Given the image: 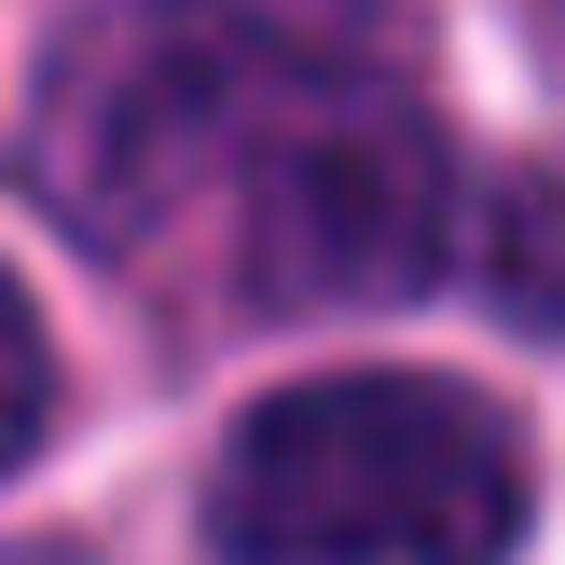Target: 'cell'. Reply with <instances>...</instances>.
<instances>
[{
    "label": "cell",
    "mask_w": 565,
    "mask_h": 565,
    "mask_svg": "<svg viewBox=\"0 0 565 565\" xmlns=\"http://www.w3.org/2000/svg\"><path fill=\"white\" fill-rule=\"evenodd\" d=\"M14 166L83 248L235 276L248 318L401 303L456 248V166L386 0H97L28 70Z\"/></svg>",
    "instance_id": "cell-1"
},
{
    "label": "cell",
    "mask_w": 565,
    "mask_h": 565,
    "mask_svg": "<svg viewBox=\"0 0 565 565\" xmlns=\"http://www.w3.org/2000/svg\"><path fill=\"white\" fill-rule=\"evenodd\" d=\"M221 565H511L524 456L456 373H303L207 469Z\"/></svg>",
    "instance_id": "cell-2"
},
{
    "label": "cell",
    "mask_w": 565,
    "mask_h": 565,
    "mask_svg": "<svg viewBox=\"0 0 565 565\" xmlns=\"http://www.w3.org/2000/svg\"><path fill=\"white\" fill-rule=\"evenodd\" d=\"M42 428H55V345H42V318H28V290L0 276V483L42 456Z\"/></svg>",
    "instance_id": "cell-3"
}]
</instances>
